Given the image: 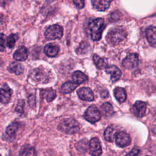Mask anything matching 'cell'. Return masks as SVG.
<instances>
[{"label": "cell", "mask_w": 156, "mask_h": 156, "mask_svg": "<svg viewBox=\"0 0 156 156\" xmlns=\"http://www.w3.org/2000/svg\"><path fill=\"white\" fill-rule=\"evenodd\" d=\"M27 50L24 46L20 47L13 54V58L18 61H24L27 58Z\"/></svg>", "instance_id": "19"}, {"label": "cell", "mask_w": 156, "mask_h": 156, "mask_svg": "<svg viewBox=\"0 0 156 156\" xmlns=\"http://www.w3.org/2000/svg\"><path fill=\"white\" fill-rule=\"evenodd\" d=\"M44 53L50 57H54L57 55L59 52V46L54 43L47 44L44 48Z\"/></svg>", "instance_id": "16"}, {"label": "cell", "mask_w": 156, "mask_h": 156, "mask_svg": "<svg viewBox=\"0 0 156 156\" xmlns=\"http://www.w3.org/2000/svg\"><path fill=\"white\" fill-rule=\"evenodd\" d=\"M24 106V100H19L15 108V111L16 112V113H18L19 115H21L23 112Z\"/></svg>", "instance_id": "29"}, {"label": "cell", "mask_w": 156, "mask_h": 156, "mask_svg": "<svg viewBox=\"0 0 156 156\" xmlns=\"http://www.w3.org/2000/svg\"><path fill=\"white\" fill-rule=\"evenodd\" d=\"M72 79L74 80V83H77V85L80 84L87 80V76L80 71H75L72 75Z\"/></svg>", "instance_id": "24"}, {"label": "cell", "mask_w": 156, "mask_h": 156, "mask_svg": "<svg viewBox=\"0 0 156 156\" xmlns=\"http://www.w3.org/2000/svg\"><path fill=\"white\" fill-rule=\"evenodd\" d=\"M0 156H1V155H0Z\"/></svg>", "instance_id": "36"}, {"label": "cell", "mask_w": 156, "mask_h": 156, "mask_svg": "<svg viewBox=\"0 0 156 156\" xmlns=\"http://www.w3.org/2000/svg\"><path fill=\"white\" fill-rule=\"evenodd\" d=\"M108 96V93L107 90H102L101 93V96L103 98H106L107 96Z\"/></svg>", "instance_id": "34"}, {"label": "cell", "mask_w": 156, "mask_h": 156, "mask_svg": "<svg viewBox=\"0 0 156 156\" xmlns=\"http://www.w3.org/2000/svg\"><path fill=\"white\" fill-rule=\"evenodd\" d=\"M126 36V30L121 26H117L109 30L107 35V40L113 44H116L125 40Z\"/></svg>", "instance_id": "2"}, {"label": "cell", "mask_w": 156, "mask_h": 156, "mask_svg": "<svg viewBox=\"0 0 156 156\" xmlns=\"http://www.w3.org/2000/svg\"><path fill=\"white\" fill-rule=\"evenodd\" d=\"M40 97L47 102L52 101L56 97V92L52 88L42 89L40 90Z\"/></svg>", "instance_id": "14"}, {"label": "cell", "mask_w": 156, "mask_h": 156, "mask_svg": "<svg viewBox=\"0 0 156 156\" xmlns=\"http://www.w3.org/2000/svg\"><path fill=\"white\" fill-rule=\"evenodd\" d=\"M152 132L156 134V126H154L153 128H152Z\"/></svg>", "instance_id": "35"}, {"label": "cell", "mask_w": 156, "mask_h": 156, "mask_svg": "<svg viewBox=\"0 0 156 156\" xmlns=\"http://www.w3.org/2000/svg\"><path fill=\"white\" fill-rule=\"evenodd\" d=\"M146 37L151 45L154 46L156 44V29L155 27H149L146 31Z\"/></svg>", "instance_id": "18"}, {"label": "cell", "mask_w": 156, "mask_h": 156, "mask_svg": "<svg viewBox=\"0 0 156 156\" xmlns=\"http://www.w3.org/2000/svg\"><path fill=\"white\" fill-rule=\"evenodd\" d=\"M12 90L6 84L0 88V102L2 104L8 103L11 98Z\"/></svg>", "instance_id": "12"}, {"label": "cell", "mask_w": 156, "mask_h": 156, "mask_svg": "<svg viewBox=\"0 0 156 156\" xmlns=\"http://www.w3.org/2000/svg\"><path fill=\"white\" fill-rule=\"evenodd\" d=\"M30 99H31L30 101H29V104L30 105V106L31 107H34L35 105V97L34 96H31L29 98Z\"/></svg>", "instance_id": "33"}, {"label": "cell", "mask_w": 156, "mask_h": 156, "mask_svg": "<svg viewBox=\"0 0 156 156\" xmlns=\"http://www.w3.org/2000/svg\"><path fill=\"white\" fill-rule=\"evenodd\" d=\"M146 104L144 102L138 101L133 104L132 111L133 113L137 117H143L146 113Z\"/></svg>", "instance_id": "9"}, {"label": "cell", "mask_w": 156, "mask_h": 156, "mask_svg": "<svg viewBox=\"0 0 156 156\" xmlns=\"http://www.w3.org/2000/svg\"><path fill=\"white\" fill-rule=\"evenodd\" d=\"M18 126L17 122H13L9 125L6 129L5 133V137H4V140H6L7 141L13 140L16 136V132L18 130Z\"/></svg>", "instance_id": "13"}, {"label": "cell", "mask_w": 156, "mask_h": 156, "mask_svg": "<svg viewBox=\"0 0 156 156\" xmlns=\"http://www.w3.org/2000/svg\"><path fill=\"white\" fill-rule=\"evenodd\" d=\"M37 152L34 147L30 145L23 146L19 154V156H37Z\"/></svg>", "instance_id": "20"}, {"label": "cell", "mask_w": 156, "mask_h": 156, "mask_svg": "<svg viewBox=\"0 0 156 156\" xmlns=\"http://www.w3.org/2000/svg\"><path fill=\"white\" fill-rule=\"evenodd\" d=\"M101 110L102 113L106 116H111L113 113V108L112 105L108 102H105L101 105Z\"/></svg>", "instance_id": "27"}, {"label": "cell", "mask_w": 156, "mask_h": 156, "mask_svg": "<svg viewBox=\"0 0 156 156\" xmlns=\"http://www.w3.org/2000/svg\"><path fill=\"white\" fill-rule=\"evenodd\" d=\"M18 39V35L15 34H10L7 38V43L6 44L9 48H12L14 47L15 42Z\"/></svg>", "instance_id": "28"}, {"label": "cell", "mask_w": 156, "mask_h": 156, "mask_svg": "<svg viewBox=\"0 0 156 156\" xmlns=\"http://www.w3.org/2000/svg\"><path fill=\"white\" fill-rule=\"evenodd\" d=\"M8 70L10 73H15L16 75H20L24 71V67L23 66L17 62H12L11 63L9 67Z\"/></svg>", "instance_id": "23"}, {"label": "cell", "mask_w": 156, "mask_h": 156, "mask_svg": "<svg viewBox=\"0 0 156 156\" xmlns=\"http://www.w3.org/2000/svg\"><path fill=\"white\" fill-rule=\"evenodd\" d=\"M30 77L38 83H46L51 80V73L45 68H37L30 71Z\"/></svg>", "instance_id": "3"}, {"label": "cell", "mask_w": 156, "mask_h": 156, "mask_svg": "<svg viewBox=\"0 0 156 156\" xmlns=\"http://www.w3.org/2000/svg\"><path fill=\"white\" fill-rule=\"evenodd\" d=\"M90 153L93 156H100L102 148L100 141L98 138H93L90 142Z\"/></svg>", "instance_id": "8"}, {"label": "cell", "mask_w": 156, "mask_h": 156, "mask_svg": "<svg viewBox=\"0 0 156 156\" xmlns=\"http://www.w3.org/2000/svg\"><path fill=\"white\" fill-rule=\"evenodd\" d=\"M77 93L79 98L83 101H92L94 99L93 93L90 88L82 87L79 89Z\"/></svg>", "instance_id": "11"}, {"label": "cell", "mask_w": 156, "mask_h": 156, "mask_svg": "<svg viewBox=\"0 0 156 156\" xmlns=\"http://www.w3.org/2000/svg\"><path fill=\"white\" fill-rule=\"evenodd\" d=\"M93 61L96 65V66L99 69H103L107 68V62L106 61L103 59L102 58L100 57L99 55L94 54L93 57Z\"/></svg>", "instance_id": "26"}, {"label": "cell", "mask_w": 156, "mask_h": 156, "mask_svg": "<svg viewBox=\"0 0 156 156\" xmlns=\"http://www.w3.org/2000/svg\"><path fill=\"white\" fill-rule=\"evenodd\" d=\"M104 27V21L102 18H96L90 22L88 28L93 40L98 41L101 39Z\"/></svg>", "instance_id": "1"}, {"label": "cell", "mask_w": 156, "mask_h": 156, "mask_svg": "<svg viewBox=\"0 0 156 156\" xmlns=\"http://www.w3.org/2000/svg\"><path fill=\"white\" fill-rule=\"evenodd\" d=\"M131 141L130 136L124 132H119L116 136V143L121 147H124L130 144Z\"/></svg>", "instance_id": "10"}, {"label": "cell", "mask_w": 156, "mask_h": 156, "mask_svg": "<svg viewBox=\"0 0 156 156\" xmlns=\"http://www.w3.org/2000/svg\"><path fill=\"white\" fill-rule=\"evenodd\" d=\"M105 71L107 73L110 74V78L113 82L118 80L121 76V71L115 65H111L107 67Z\"/></svg>", "instance_id": "15"}, {"label": "cell", "mask_w": 156, "mask_h": 156, "mask_svg": "<svg viewBox=\"0 0 156 156\" xmlns=\"http://www.w3.org/2000/svg\"><path fill=\"white\" fill-rule=\"evenodd\" d=\"M114 96H115L116 99L119 103H122V102H124L127 98V95H126L125 90L121 87H116L114 90Z\"/></svg>", "instance_id": "22"}, {"label": "cell", "mask_w": 156, "mask_h": 156, "mask_svg": "<svg viewBox=\"0 0 156 156\" xmlns=\"http://www.w3.org/2000/svg\"><path fill=\"white\" fill-rule=\"evenodd\" d=\"M73 3L78 9H82L84 7L83 1H73Z\"/></svg>", "instance_id": "32"}, {"label": "cell", "mask_w": 156, "mask_h": 156, "mask_svg": "<svg viewBox=\"0 0 156 156\" xmlns=\"http://www.w3.org/2000/svg\"><path fill=\"white\" fill-rule=\"evenodd\" d=\"M63 34L62 27L57 24H54L46 29L44 32V37L48 40H55L62 38Z\"/></svg>", "instance_id": "5"}, {"label": "cell", "mask_w": 156, "mask_h": 156, "mask_svg": "<svg viewBox=\"0 0 156 156\" xmlns=\"http://www.w3.org/2000/svg\"><path fill=\"white\" fill-rule=\"evenodd\" d=\"M77 84L72 82H66L64 83L60 88V91L63 93H69L73 91L77 87Z\"/></svg>", "instance_id": "25"}, {"label": "cell", "mask_w": 156, "mask_h": 156, "mask_svg": "<svg viewBox=\"0 0 156 156\" xmlns=\"http://www.w3.org/2000/svg\"><path fill=\"white\" fill-rule=\"evenodd\" d=\"M110 1H105V0H94L91 1L93 7L99 10V11H104L110 7Z\"/></svg>", "instance_id": "17"}, {"label": "cell", "mask_w": 156, "mask_h": 156, "mask_svg": "<svg viewBox=\"0 0 156 156\" xmlns=\"http://www.w3.org/2000/svg\"><path fill=\"white\" fill-rule=\"evenodd\" d=\"M138 63V56L136 54H130L122 60V65L126 69L135 68Z\"/></svg>", "instance_id": "7"}, {"label": "cell", "mask_w": 156, "mask_h": 156, "mask_svg": "<svg viewBox=\"0 0 156 156\" xmlns=\"http://www.w3.org/2000/svg\"><path fill=\"white\" fill-rule=\"evenodd\" d=\"M140 154V150L138 148H133L132 149L126 156H139Z\"/></svg>", "instance_id": "31"}, {"label": "cell", "mask_w": 156, "mask_h": 156, "mask_svg": "<svg viewBox=\"0 0 156 156\" xmlns=\"http://www.w3.org/2000/svg\"><path fill=\"white\" fill-rule=\"evenodd\" d=\"M58 129L60 131L66 134H74L79 130V123L73 118H66L58 124Z\"/></svg>", "instance_id": "4"}, {"label": "cell", "mask_w": 156, "mask_h": 156, "mask_svg": "<svg viewBox=\"0 0 156 156\" xmlns=\"http://www.w3.org/2000/svg\"><path fill=\"white\" fill-rule=\"evenodd\" d=\"M101 113L94 106L89 107L85 113V118L91 123H94L101 119Z\"/></svg>", "instance_id": "6"}, {"label": "cell", "mask_w": 156, "mask_h": 156, "mask_svg": "<svg viewBox=\"0 0 156 156\" xmlns=\"http://www.w3.org/2000/svg\"><path fill=\"white\" fill-rule=\"evenodd\" d=\"M117 135V130L113 126L108 127L104 132L105 139L110 142H112L115 139V136Z\"/></svg>", "instance_id": "21"}, {"label": "cell", "mask_w": 156, "mask_h": 156, "mask_svg": "<svg viewBox=\"0 0 156 156\" xmlns=\"http://www.w3.org/2000/svg\"><path fill=\"white\" fill-rule=\"evenodd\" d=\"M6 37L4 34L0 33V51H3L5 47Z\"/></svg>", "instance_id": "30"}]
</instances>
